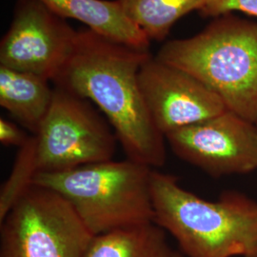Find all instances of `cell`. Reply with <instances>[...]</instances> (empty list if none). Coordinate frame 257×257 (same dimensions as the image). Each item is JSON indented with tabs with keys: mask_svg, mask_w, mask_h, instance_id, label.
<instances>
[{
	"mask_svg": "<svg viewBox=\"0 0 257 257\" xmlns=\"http://www.w3.org/2000/svg\"><path fill=\"white\" fill-rule=\"evenodd\" d=\"M37 174V137L33 135L19 148L9 177L1 187L0 222L34 186Z\"/></svg>",
	"mask_w": 257,
	"mask_h": 257,
	"instance_id": "cell-14",
	"label": "cell"
},
{
	"mask_svg": "<svg viewBox=\"0 0 257 257\" xmlns=\"http://www.w3.org/2000/svg\"><path fill=\"white\" fill-rule=\"evenodd\" d=\"M154 223L169 232L186 257H257V202L239 193L208 201L172 175L153 170Z\"/></svg>",
	"mask_w": 257,
	"mask_h": 257,
	"instance_id": "cell-2",
	"label": "cell"
},
{
	"mask_svg": "<svg viewBox=\"0 0 257 257\" xmlns=\"http://www.w3.org/2000/svg\"><path fill=\"white\" fill-rule=\"evenodd\" d=\"M149 50L110 40L89 29L78 32L74 53L53 82L94 103L128 159L153 169L164 165L166 138L154 124L138 83Z\"/></svg>",
	"mask_w": 257,
	"mask_h": 257,
	"instance_id": "cell-1",
	"label": "cell"
},
{
	"mask_svg": "<svg viewBox=\"0 0 257 257\" xmlns=\"http://www.w3.org/2000/svg\"><path fill=\"white\" fill-rule=\"evenodd\" d=\"M153 168L131 159L38 173L34 185L59 193L94 236L154 223Z\"/></svg>",
	"mask_w": 257,
	"mask_h": 257,
	"instance_id": "cell-4",
	"label": "cell"
},
{
	"mask_svg": "<svg viewBox=\"0 0 257 257\" xmlns=\"http://www.w3.org/2000/svg\"><path fill=\"white\" fill-rule=\"evenodd\" d=\"M63 19L82 22L89 30L140 50H149L151 40L126 16L119 0H40Z\"/></svg>",
	"mask_w": 257,
	"mask_h": 257,
	"instance_id": "cell-10",
	"label": "cell"
},
{
	"mask_svg": "<svg viewBox=\"0 0 257 257\" xmlns=\"http://www.w3.org/2000/svg\"><path fill=\"white\" fill-rule=\"evenodd\" d=\"M27 135L12 121L0 119V142L5 146L22 147L28 140Z\"/></svg>",
	"mask_w": 257,
	"mask_h": 257,
	"instance_id": "cell-16",
	"label": "cell"
},
{
	"mask_svg": "<svg viewBox=\"0 0 257 257\" xmlns=\"http://www.w3.org/2000/svg\"><path fill=\"white\" fill-rule=\"evenodd\" d=\"M208 0H119L128 19L152 41H162L180 19Z\"/></svg>",
	"mask_w": 257,
	"mask_h": 257,
	"instance_id": "cell-13",
	"label": "cell"
},
{
	"mask_svg": "<svg viewBox=\"0 0 257 257\" xmlns=\"http://www.w3.org/2000/svg\"><path fill=\"white\" fill-rule=\"evenodd\" d=\"M235 12L257 18V0H208L199 11L204 18H218Z\"/></svg>",
	"mask_w": 257,
	"mask_h": 257,
	"instance_id": "cell-15",
	"label": "cell"
},
{
	"mask_svg": "<svg viewBox=\"0 0 257 257\" xmlns=\"http://www.w3.org/2000/svg\"><path fill=\"white\" fill-rule=\"evenodd\" d=\"M78 32L40 0H18L0 42V66L54 81L74 53Z\"/></svg>",
	"mask_w": 257,
	"mask_h": 257,
	"instance_id": "cell-7",
	"label": "cell"
},
{
	"mask_svg": "<svg viewBox=\"0 0 257 257\" xmlns=\"http://www.w3.org/2000/svg\"><path fill=\"white\" fill-rule=\"evenodd\" d=\"M165 138L175 156L212 177L257 171V124L230 110Z\"/></svg>",
	"mask_w": 257,
	"mask_h": 257,
	"instance_id": "cell-8",
	"label": "cell"
},
{
	"mask_svg": "<svg viewBox=\"0 0 257 257\" xmlns=\"http://www.w3.org/2000/svg\"><path fill=\"white\" fill-rule=\"evenodd\" d=\"M138 83L150 116L164 137L228 110L204 83L153 55L140 68Z\"/></svg>",
	"mask_w": 257,
	"mask_h": 257,
	"instance_id": "cell-9",
	"label": "cell"
},
{
	"mask_svg": "<svg viewBox=\"0 0 257 257\" xmlns=\"http://www.w3.org/2000/svg\"><path fill=\"white\" fill-rule=\"evenodd\" d=\"M165 230L155 223L94 236L86 257H175Z\"/></svg>",
	"mask_w": 257,
	"mask_h": 257,
	"instance_id": "cell-12",
	"label": "cell"
},
{
	"mask_svg": "<svg viewBox=\"0 0 257 257\" xmlns=\"http://www.w3.org/2000/svg\"><path fill=\"white\" fill-rule=\"evenodd\" d=\"M0 226V257H86L94 237L65 198L37 185Z\"/></svg>",
	"mask_w": 257,
	"mask_h": 257,
	"instance_id": "cell-5",
	"label": "cell"
},
{
	"mask_svg": "<svg viewBox=\"0 0 257 257\" xmlns=\"http://www.w3.org/2000/svg\"><path fill=\"white\" fill-rule=\"evenodd\" d=\"M38 173H59L112 160L118 141L91 102L54 88L50 110L37 135Z\"/></svg>",
	"mask_w": 257,
	"mask_h": 257,
	"instance_id": "cell-6",
	"label": "cell"
},
{
	"mask_svg": "<svg viewBox=\"0 0 257 257\" xmlns=\"http://www.w3.org/2000/svg\"><path fill=\"white\" fill-rule=\"evenodd\" d=\"M36 74L0 66V105L24 128L37 135L50 110L54 89Z\"/></svg>",
	"mask_w": 257,
	"mask_h": 257,
	"instance_id": "cell-11",
	"label": "cell"
},
{
	"mask_svg": "<svg viewBox=\"0 0 257 257\" xmlns=\"http://www.w3.org/2000/svg\"><path fill=\"white\" fill-rule=\"evenodd\" d=\"M156 58L215 92L228 110L257 124V21L233 14L199 34L165 43Z\"/></svg>",
	"mask_w": 257,
	"mask_h": 257,
	"instance_id": "cell-3",
	"label": "cell"
},
{
	"mask_svg": "<svg viewBox=\"0 0 257 257\" xmlns=\"http://www.w3.org/2000/svg\"><path fill=\"white\" fill-rule=\"evenodd\" d=\"M175 257H184L181 253H179V252H176V255Z\"/></svg>",
	"mask_w": 257,
	"mask_h": 257,
	"instance_id": "cell-17",
	"label": "cell"
}]
</instances>
